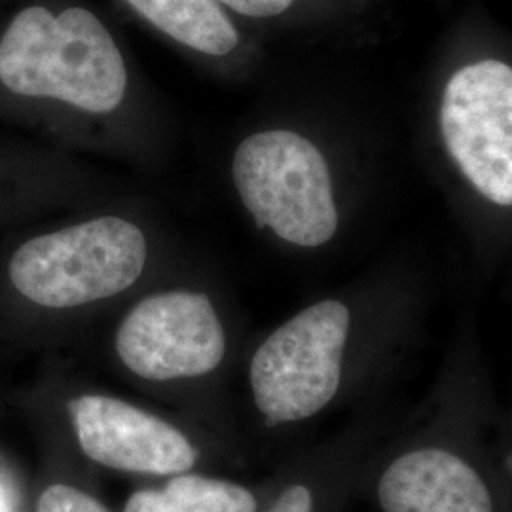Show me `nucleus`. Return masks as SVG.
<instances>
[{"label":"nucleus","instance_id":"obj_1","mask_svg":"<svg viewBox=\"0 0 512 512\" xmlns=\"http://www.w3.org/2000/svg\"><path fill=\"white\" fill-rule=\"evenodd\" d=\"M490 403L440 395L385 437L359 495L378 512H511V463Z\"/></svg>","mask_w":512,"mask_h":512},{"label":"nucleus","instance_id":"obj_2","mask_svg":"<svg viewBox=\"0 0 512 512\" xmlns=\"http://www.w3.org/2000/svg\"><path fill=\"white\" fill-rule=\"evenodd\" d=\"M353 308L325 298L298 311L256 346L247 365L245 414L256 437H294L351 406Z\"/></svg>","mask_w":512,"mask_h":512},{"label":"nucleus","instance_id":"obj_3","mask_svg":"<svg viewBox=\"0 0 512 512\" xmlns=\"http://www.w3.org/2000/svg\"><path fill=\"white\" fill-rule=\"evenodd\" d=\"M0 80L18 95L110 112L126 95L128 71L109 29L90 10L73 6L54 16L31 6L0 40Z\"/></svg>","mask_w":512,"mask_h":512},{"label":"nucleus","instance_id":"obj_4","mask_svg":"<svg viewBox=\"0 0 512 512\" xmlns=\"http://www.w3.org/2000/svg\"><path fill=\"white\" fill-rule=\"evenodd\" d=\"M147 264V239L129 220H88L23 243L10 279L38 306L65 310L128 291Z\"/></svg>","mask_w":512,"mask_h":512},{"label":"nucleus","instance_id":"obj_5","mask_svg":"<svg viewBox=\"0 0 512 512\" xmlns=\"http://www.w3.org/2000/svg\"><path fill=\"white\" fill-rule=\"evenodd\" d=\"M232 179L260 228L298 247H321L338 230L329 165L306 137L270 129L247 137L232 162Z\"/></svg>","mask_w":512,"mask_h":512},{"label":"nucleus","instance_id":"obj_6","mask_svg":"<svg viewBox=\"0 0 512 512\" xmlns=\"http://www.w3.org/2000/svg\"><path fill=\"white\" fill-rule=\"evenodd\" d=\"M114 346L122 365L145 382L215 384L230 340L209 294L175 289L150 294L129 311Z\"/></svg>","mask_w":512,"mask_h":512},{"label":"nucleus","instance_id":"obj_7","mask_svg":"<svg viewBox=\"0 0 512 512\" xmlns=\"http://www.w3.org/2000/svg\"><path fill=\"white\" fill-rule=\"evenodd\" d=\"M80 450L112 471L169 478L203 465H220L238 454L213 433H190L141 406L110 397L80 395L69 401Z\"/></svg>","mask_w":512,"mask_h":512},{"label":"nucleus","instance_id":"obj_8","mask_svg":"<svg viewBox=\"0 0 512 512\" xmlns=\"http://www.w3.org/2000/svg\"><path fill=\"white\" fill-rule=\"evenodd\" d=\"M444 145L486 200L512 203V69L478 59L450 76L440 103Z\"/></svg>","mask_w":512,"mask_h":512},{"label":"nucleus","instance_id":"obj_9","mask_svg":"<svg viewBox=\"0 0 512 512\" xmlns=\"http://www.w3.org/2000/svg\"><path fill=\"white\" fill-rule=\"evenodd\" d=\"M389 412L370 408L329 440L281 465L260 512H344L359 495L370 459L393 431Z\"/></svg>","mask_w":512,"mask_h":512},{"label":"nucleus","instance_id":"obj_10","mask_svg":"<svg viewBox=\"0 0 512 512\" xmlns=\"http://www.w3.org/2000/svg\"><path fill=\"white\" fill-rule=\"evenodd\" d=\"M272 490V478L245 484L234 478L188 471L167 478L160 488L131 494L124 512H260Z\"/></svg>","mask_w":512,"mask_h":512},{"label":"nucleus","instance_id":"obj_11","mask_svg":"<svg viewBox=\"0 0 512 512\" xmlns=\"http://www.w3.org/2000/svg\"><path fill=\"white\" fill-rule=\"evenodd\" d=\"M158 31L186 48L209 55L236 54L243 35L217 0H124Z\"/></svg>","mask_w":512,"mask_h":512},{"label":"nucleus","instance_id":"obj_12","mask_svg":"<svg viewBox=\"0 0 512 512\" xmlns=\"http://www.w3.org/2000/svg\"><path fill=\"white\" fill-rule=\"evenodd\" d=\"M37 512H110L103 501L69 484H52L38 499Z\"/></svg>","mask_w":512,"mask_h":512},{"label":"nucleus","instance_id":"obj_13","mask_svg":"<svg viewBox=\"0 0 512 512\" xmlns=\"http://www.w3.org/2000/svg\"><path fill=\"white\" fill-rule=\"evenodd\" d=\"M224 10L251 21H279L302 10L306 0H217Z\"/></svg>","mask_w":512,"mask_h":512},{"label":"nucleus","instance_id":"obj_14","mask_svg":"<svg viewBox=\"0 0 512 512\" xmlns=\"http://www.w3.org/2000/svg\"><path fill=\"white\" fill-rule=\"evenodd\" d=\"M0 512H8V505H6V499L2 495V490H0Z\"/></svg>","mask_w":512,"mask_h":512}]
</instances>
